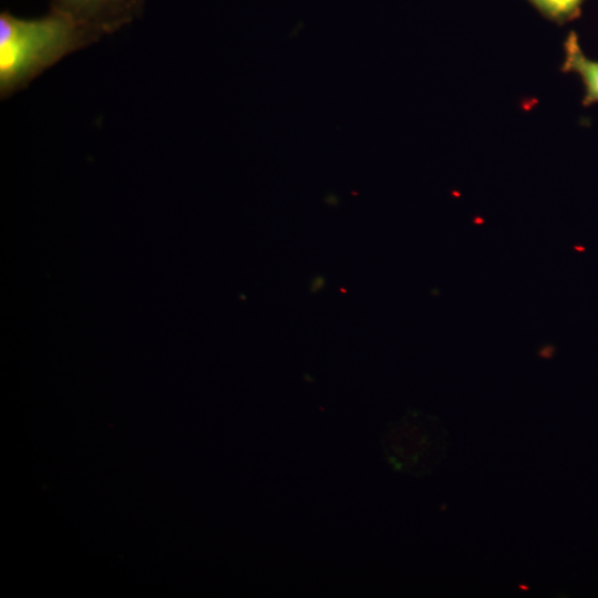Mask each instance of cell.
<instances>
[{
  "mask_svg": "<svg viewBox=\"0 0 598 598\" xmlns=\"http://www.w3.org/2000/svg\"><path fill=\"white\" fill-rule=\"evenodd\" d=\"M101 37L71 16L50 10L40 18L0 13V95L17 93L66 55Z\"/></svg>",
  "mask_w": 598,
  "mask_h": 598,
  "instance_id": "1",
  "label": "cell"
},
{
  "mask_svg": "<svg viewBox=\"0 0 598 598\" xmlns=\"http://www.w3.org/2000/svg\"><path fill=\"white\" fill-rule=\"evenodd\" d=\"M382 446L388 462L396 471L425 475L443 458L446 433L430 415L412 413L388 426Z\"/></svg>",
  "mask_w": 598,
  "mask_h": 598,
  "instance_id": "2",
  "label": "cell"
},
{
  "mask_svg": "<svg viewBox=\"0 0 598 598\" xmlns=\"http://www.w3.org/2000/svg\"><path fill=\"white\" fill-rule=\"evenodd\" d=\"M145 0H50L51 9L66 13L100 37L118 30L140 12Z\"/></svg>",
  "mask_w": 598,
  "mask_h": 598,
  "instance_id": "3",
  "label": "cell"
},
{
  "mask_svg": "<svg viewBox=\"0 0 598 598\" xmlns=\"http://www.w3.org/2000/svg\"><path fill=\"white\" fill-rule=\"evenodd\" d=\"M563 72L579 75L585 89L582 104L585 106L598 103V61L590 60L581 51L578 37L570 32L564 42Z\"/></svg>",
  "mask_w": 598,
  "mask_h": 598,
  "instance_id": "4",
  "label": "cell"
},
{
  "mask_svg": "<svg viewBox=\"0 0 598 598\" xmlns=\"http://www.w3.org/2000/svg\"><path fill=\"white\" fill-rule=\"evenodd\" d=\"M547 18L563 23L575 19L584 0H528Z\"/></svg>",
  "mask_w": 598,
  "mask_h": 598,
  "instance_id": "5",
  "label": "cell"
}]
</instances>
